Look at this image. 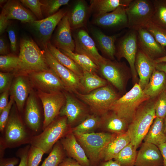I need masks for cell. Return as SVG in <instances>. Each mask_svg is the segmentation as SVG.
<instances>
[{"label":"cell","instance_id":"1","mask_svg":"<svg viewBox=\"0 0 166 166\" xmlns=\"http://www.w3.org/2000/svg\"><path fill=\"white\" fill-rule=\"evenodd\" d=\"M156 98L150 99L143 102L137 109L128 125L127 132L131 143L137 148L142 143L156 117L154 106Z\"/></svg>","mask_w":166,"mask_h":166},{"label":"cell","instance_id":"2","mask_svg":"<svg viewBox=\"0 0 166 166\" xmlns=\"http://www.w3.org/2000/svg\"><path fill=\"white\" fill-rule=\"evenodd\" d=\"M18 56L21 61L23 73L27 74L50 69L43 50H41L31 38L24 37L21 39Z\"/></svg>","mask_w":166,"mask_h":166},{"label":"cell","instance_id":"3","mask_svg":"<svg viewBox=\"0 0 166 166\" xmlns=\"http://www.w3.org/2000/svg\"><path fill=\"white\" fill-rule=\"evenodd\" d=\"M75 94L88 106L91 113L100 117L109 110L112 104L119 98L113 88L108 85L88 93L77 92Z\"/></svg>","mask_w":166,"mask_h":166},{"label":"cell","instance_id":"4","mask_svg":"<svg viewBox=\"0 0 166 166\" xmlns=\"http://www.w3.org/2000/svg\"><path fill=\"white\" fill-rule=\"evenodd\" d=\"M90 161V166H97L105 146L117 134L105 132L87 134L73 133Z\"/></svg>","mask_w":166,"mask_h":166},{"label":"cell","instance_id":"5","mask_svg":"<svg viewBox=\"0 0 166 166\" xmlns=\"http://www.w3.org/2000/svg\"><path fill=\"white\" fill-rule=\"evenodd\" d=\"M143 92L138 83L111 105V110L124 120L129 124L139 107L144 101L150 99Z\"/></svg>","mask_w":166,"mask_h":166},{"label":"cell","instance_id":"6","mask_svg":"<svg viewBox=\"0 0 166 166\" xmlns=\"http://www.w3.org/2000/svg\"><path fill=\"white\" fill-rule=\"evenodd\" d=\"M65 116L55 119L39 135L31 141L33 146L38 148L45 153L49 152L54 145L71 131Z\"/></svg>","mask_w":166,"mask_h":166},{"label":"cell","instance_id":"7","mask_svg":"<svg viewBox=\"0 0 166 166\" xmlns=\"http://www.w3.org/2000/svg\"><path fill=\"white\" fill-rule=\"evenodd\" d=\"M125 11L128 28L137 31L151 21L154 7L152 0H132Z\"/></svg>","mask_w":166,"mask_h":166},{"label":"cell","instance_id":"8","mask_svg":"<svg viewBox=\"0 0 166 166\" xmlns=\"http://www.w3.org/2000/svg\"><path fill=\"white\" fill-rule=\"evenodd\" d=\"M65 98V104L59 115L65 116L68 124L73 128L81 123L91 113L88 106L76 96L67 91H63Z\"/></svg>","mask_w":166,"mask_h":166},{"label":"cell","instance_id":"9","mask_svg":"<svg viewBox=\"0 0 166 166\" xmlns=\"http://www.w3.org/2000/svg\"><path fill=\"white\" fill-rule=\"evenodd\" d=\"M136 30H130L122 36L116 46L115 56L120 60L125 58L128 61L131 70L133 80L135 84L139 81L135 67V62L138 49Z\"/></svg>","mask_w":166,"mask_h":166},{"label":"cell","instance_id":"10","mask_svg":"<svg viewBox=\"0 0 166 166\" xmlns=\"http://www.w3.org/2000/svg\"><path fill=\"white\" fill-rule=\"evenodd\" d=\"M46 61L50 68L53 70L64 84L66 91L72 93L83 92V89L80 78L72 71L61 64L51 54L46 45H43Z\"/></svg>","mask_w":166,"mask_h":166},{"label":"cell","instance_id":"11","mask_svg":"<svg viewBox=\"0 0 166 166\" xmlns=\"http://www.w3.org/2000/svg\"><path fill=\"white\" fill-rule=\"evenodd\" d=\"M99 71L106 81L120 91L124 90L127 75L131 72L124 63L106 58L99 66Z\"/></svg>","mask_w":166,"mask_h":166},{"label":"cell","instance_id":"12","mask_svg":"<svg viewBox=\"0 0 166 166\" xmlns=\"http://www.w3.org/2000/svg\"><path fill=\"white\" fill-rule=\"evenodd\" d=\"M37 94L42 101L44 109V130L59 115L65 103V98L63 91L47 93L38 90Z\"/></svg>","mask_w":166,"mask_h":166},{"label":"cell","instance_id":"13","mask_svg":"<svg viewBox=\"0 0 166 166\" xmlns=\"http://www.w3.org/2000/svg\"><path fill=\"white\" fill-rule=\"evenodd\" d=\"M32 85L38 90L49 93L66 91V87L60 78L51 69L27 73Z\"/></svg>","mask_w":166,"mask_h":166},{"label":"cell","instance_id":"14","mask_svg":"<svg viewBox=\"0 0 166 166\" xmlns=\"http://www.w3.org/2000/svg\"><path fill=\"white\" fill-rule=\"evenodd\" d=\"M74 38L76 53L89 57L99 67L106 58L99 53L94 41L87 32L79 29Z\"/></svg>","mask_w":166,"mask_h":166},{"label":"cell","instance_id":"15","mask_svg":"<svg viewBox=\"0 0 166 166\" xmlns=\"http://www.w3.org/2000/svg\"><path fill=\"white\" fill-rule=\"evenodd\" d=\"M66 14V11L60 10L52 16L29 23L43 46L50 42L52 34L56 26Z\"/></svg>","mask_w":166,"mask_h":166},{"label":"cell","instance_id":"16","mask_svg":"<svg viewBox=\"0 0 166 166\" xmlns=\"http://www.w3.org/2000/svg\"><path fill=\"white\" fill-rule=\"evenodd\" d=\"M137 31L138 48L144 54L154 60L166 55V50L145 28H140Z\"/></svg>","mask_w":166,"mask_h":166},{"label":"cell","instance_id":"17","mask_svg":"<svg viewBox=\"0 0 166 166\" xmlns=\"http://www.w3.org/2000/svg\"><path fill=\"white\" fill-rule=\"evenodd\" d=\"M21 73L13 80L10 89V96L15 102L18 110L22 112L29 96L33 90L28 77Z\"/></svg>","mask_w":166,"mask_h":166},{"label":"cell","instance_id":"18","mask_svg":"<svg viewBox=\"0 0 166 166\" xmlns=\"http://www.w3.org/2000/svg\"><path fill=\"white\" fill-rule=\"evenodd\" d=\"M71 30L67 13L57 25L53 45L60 50L73 52L75 44L72 37Z\"/></svg>","mask_w":166,"mask_h":166},{"label":"cell","instance_id":"19","mask_svg":"<svg viewBox=\"0 0 166 166\" xmlns=\"http://www.w3.org/2000/svg\"><path fill=\"white\" fill-rule=\"evenodd\" d=\"M134 166H164L163 158L157 146L143 143L137 151Z\"/></svg>","mask_w":166,"mask_h":166},{"label":"cell","instance_id":"20","mask_svg":"<svg viewBox=\"0 0 166 166\" xmlns=\"http://www.w3.org/2000/svg\"><path fill=\"white\" fill-rule=\"evenodd\" d=\"M60 142L69 157L74 159L83 166H90L89 160L71 129L61 139Z\"/></svg>","mask_w":166,"mask_h":166},{"label":"cell","instance_id":"21","mask_svg":"<svg viewBox=\"0 0 166 166\" xmlns=\"http://www.w3.org/2000/svg\"><path fill=\"white\" fill-rule=\"evenodd\" d=\"M155 63L138 48L135 67L139 77L138 84L143 90L148 83L155 68Z\"/></svg>","mask_w":166,"mask_h":166},{"label":"cell","instance_id":"22","mask_svg":"<svg viewBox=\"0 0 166 166\" xmlns=\"http://www.w3.org/2000/svg\"><path fill=\"white\" fill-rule=\"evenodd\" d=\"M125 7L120 6L113 11L95 18V24L106 28H128Z\"/></svg>","mask_w":166,"mask_h":166},{"label":"cell","instance_id":"23","mask_svg":"<svg viewBox=\"0 0 166 166\" xmlns=\"http://www.w3.org/2000/svg\"><path fill=\"white\" fill-rule=\"evenodd\" d=\"M2 10L9 20L17 19L23 23H28L37 20L34 14L26 9L22 5L20 1L18 0L7 1Z\"/></svg>","mask_w":166,"mask_h":166},{"label":"cell","instance_id":"24","mask_svg":"<svg viewBox=\"0 0 166 166\" xmlns=\"http://www.w3.org/2000/svg\"><path fill=\"white\" fill-rule=\"evenodd\" d=\"M128 124L111 110L101 117L100 128L105 132L119 134L127 131Z\"/></svg>","mask_w":166,"mask_h":166},{"label":"cell","instance_id":"25","mask_svg":"<svg viewBox=\"0 0 166 166\" xmlns=\"http://www.w3.org/2000/svg\"><path fill=\"white\" fill-rule=\"evenodd\" d=\"M5 127V138L9 143L21 141L26 136L24 126L18 116L14 111L10 115Z\"/></svg>","mask_w":166,"mask_h":166},{"label":"cell","instance_id":"26","mask_svg":"<svg viewBox=\"0 0 166 166\" xmlns=\"http://www.w3.org/2000/svg\"><path fill=\"white\" fill-rule=\"evenodd\" d=\"M130 142V138L127 131L117 135L102 151L100 155L101 161L113 159Z\"/></svg>","mask_w":166,"mask_h":166},{"label":"cell","instance_id":"27","mask_svg":"<svg viewBox=\"0 0 166 166\" xmlns=\"http://www.w3.org/2000/svg\"><path fill=\"white\" fill-rule=\"evenodd\" d=\"M25 118L29 127L32 130L37 131L40 126L41 115L36 95L33 90L26 100Z\"/></svg>","mask_w":166,"mask_h":166},{"label":"cell","instance_id":"28","mask_svg":"<svg viewBox=\"0 0 166 166\" xmlns=\"http://www.w3.org/2000/svg\"><path fill=\"white\" fill-rule=\"evenodd\" d=\"M90 12L89 7L85 1H76L70 11L67 13L71 29H80L84 26Z\"/></svg>","mask_w":166,"mask_h":166},{"label":"cell","instance_id":"29","mask_svg":"<svg viewBox=\"0 0 166 166\" xmlns=\"http://www.w3.org/2000/svg\"><path fill=\"white\" fill-rule=\"evenodd\" d=\"M92 31L101 51L108 59L113 60L116 52L115 42L119 34L108 36L97 29H94Z\"/></svg>","mask_w":166,"mask_h":166},{"label":"cell","instance_id":"30","mask_svg":"<svg viewBox=\"0 0 166 166\" xmlns=\"http://www.w3.org/2000/svg\"><path fill=\"white\" fill-rule=\"evenodd\" d=\"M166 90V74L155 69L148 84L143 90V93L150 99L156 98Z\"/></svg>","mask_w":166,"mask_h":166},{"label":"cell","instance_id":"31","mask_svg":"<svg viewBox=\"0 0 166 166\" xmlns=\"http://www.w3.org/2000/svg\"><path fill=\"white\" fill-rule=\"evenodd\" d=\"M132 0H91L90 12L95 18L110 12L120 6L127 7Z\"/></svg>","mask_w":166,"mask_h":166},{"label":"cell","instance_id":"32","mask_svg":"<svg viewBox=\"0 0 166 166\" xmlns=\"http://www.w3.org/2000/svg\"><path fill=\"white\" fill-rule=\"evenodd\" d=\"M144 142L158 146L166 142L164 119L156 117L144 137Z\"/></svg>","mask_w":166,"mask_h":166},{"label":"cell","instance_id":"33","mask_svg":"<svg viewBox=\"0 0 166 166\" xmlns=\"http://www.w3.org/2000/svg\"><path fill=\"white\" fill-rule=\"evenodd\" d=\"M46 45L49 52L61 64L72 71L80 78L81 77L83 74L82 69L72 59L62 53L50 42Z\"/></svg>","mask_w":166,"mask_h":166},{"label":"cell","instance_id":"34","mask_svg":"<svg viewBox=\"0 0 166 166\" xmlns=\"http://www.w3.org/2000/svg\"><path fill=\"white\" fill-rule=\"evenodd\" d=\"M83 74L80 78L83 89V93H88L100 88L108 85L107 81L98 76L96 73L83 70Z\"/></svg>","mask_w":166,"mask_h":166},{"label":"cell","instance_id":"35","mask_svg":"<svg viewBox=\"0 0 166 166\" xmlns=\"http://www.w3.org/2000/svg\"><path fill=\"white\" fill-rule=\"evenodd\" d=\"M100 124L101 117L91 113L81 123L71 128V131L73 133H91L100 128Z\"/></svg>","mask_w":166,"mask_h":166},{"label":"cell","instance_id":"36","mask_svg":"<svg viewBox=\"0 0 166 166\" xmlns=\"http://www.w3.org/2000/svg\"><path fill=\"white\" fill-rule=\"evenodd\" d=\"M137 149L130 142L113 160L121 166H134L137 153Z\"/></svg>","mask_w":166,"mask_h":166},{"label":"cell","instance_id":"37","mask_svg":"<svg viewBox=\"0 0 166 166\" xmlns=\"http://www.w3.org/2000/svg\"><path fill=\"white\" fill-rule=\"evenodd\" d=\"M60 50L72 59L82 70L96 73L99 71V67L87 56L73 52Z\"/></svg>","mask_w":166,"mask_h":166},{"label":"cell","instance_id":"38","mask_svg":"<svg viewBox=\"0 0 166 166\" xmlns=\"http://www.w3.org/2000/svg\"><path fill=\"white\" fill-rule=\"evenodd\" d=\"M154 11L151 22L166 29V0H152Z\"/></svg>","mask_w":166,"mask_h":166},{"label":"cell","instance_id":"39","mask_svg":"<svg viewBox=\"0 0 166 166\" xmlns=\"http://www.w3.org/2000/svg\"><path fill=\"white\" fill-rule=\"evenodd\" d=\"M65 153L59 141L53 146L51 152L41 166H58L65 158Z\"/></svg>","mask_w":166,"mask_h":166},{"label":"cell","instance_id":"40","mask_svg":"<svg viewBox=\"0 0 166 166\" xmlns=\"http://www.w3.org/2000/svg\"><path fill=\"white\" fill-rule=\"evenodd\" d=\"M0 69L4 71L15 70L22 73V65L19 56L11 54L1 55Z\"/></svg>","mask_w":166,"mask_h":166},{"label":"cell","instance_id":"41","mask_svg":"<svg viewBox=\"0 0 166 166\" xmlns=\"http://www.w3.org/2000/svg\"><path fill=\"white\" fill-rule=\"evenodd\" d=\"M69 0H40L42 3V10L43 15L46 18L52 16L59 10L62 6L68 5Z\"/></svg>","mask_w":166,"mask_h":166},{"label":"cell","instance_id":"42","mask_svg":"<svg viewBox=\"0 0 166 166\" xmlns=\"http://www.w3.org/2000/svg\"><path fill=\"white\" fill-rule=\"evenodd\" d=\"M145 28L153 35L157 42L166 50V29L151 21L146 26Z\"/></svg>","mask_w":166,"mask_h":166},{"label":"cell","instance_id":"43","mask_svg":"<svg viewBox=\"0 0 166 166\" xmlns=\"http://www.w3.org/2000/svg\"><path fill=\"white\" fill-rule=\"evenodd\" d=\"M44 153L40 148L32 145L28 152L27 166H38Z\"/></svg>","mask_w":166,"mask_h":166},{"label":"cell","instance_id":"44","mask_svg":"<svg viewBox=\"0 0 166 166\" xmlns=\"http://www.w3.org/2000/svg\"><path fill=\"white\" fill-rule=\"evenodd\" d=\"M154 109L156 117L164 119L166 116V91L162 92L157 98Z\"/></svg>","mask_w":166,"mask_h":166},{"label":"cell","instance_id":"45","mask_svg":"<svg viewBox=\"0 0 166 166\" xmlns=\"http://www.w3.org/2000/svg\"><path fill=\"white\" fill-rule=\"evenodd\" d=\"M20 2L29 8L38 20L43 19L42 10V3L39 0H20Z\"/></svg>","mask_w":166,"mask_h":166},{"label":"cell","instance_id":"46","mask_svg":"<svg viewBox=\"0 0 166 166\" xmlns=\"http://www.w3.org/2000/svg\"><path fill=\"white\" fill-rule=\"evenodd\" d=\"M14 73L0 72V93L10 89L14 75Z\"/></svg>","mask_w":166,"mask_h":166},{"label":"cell","instance_id":"47","mask_svg":"<svg viewBox=\"0 0 166 166\" xmlns=\"http://www.w3.org/2000/svg\"><path fill=\"white\" fill-rule=\"evenodd\" d=\"M14 102L13 98L10 96L8 105L0 113V130L1 131H2L5 128L10 116V109Z\"/></svg>","mask_w":166,"mask_h":166},{"label":"cell","instance_id":"48","mask_svg":"<svg viewBox=\"0 0 166 166\" xmlns=\"http://www.w3.org/2000/svg\"><path fill=\"white\" fill-rule=\"evenodd\" d=\"M6 30L7 32L10 41L11 50L13 52H15L17 50V40L15 30L12 26L9 25Z\"/></svg>","mask_w":166,"mask_h":166},{"label":"cell","instance_id":"49","mask_svg":"<svg viewBox=\"0 0 166 166\" xmlns=\"http://www.w3.org/2000/svg\"><path fill=\"white\" fill-rule=\"evenodd\" d=\"M8 20L4 12L2 10L0 14V34H2L10 25Z\"/></svg>","mask_w":166,"mask_h":166},{"label":"cell","instance_id":"50","mask_svg":"<svg viewBox=\"0 0 166 166\" xmlns=\"http://www.w3.org/2000/svg\"><path fill=\"white\" fill-rule=\"evenodd\" d=\"M9 92L10 89H8L3 92L0 94V113L8 104V98Z\"/></svg>","mask_w":166,"mask_h":166},{"label":"cell","instance_id":"51","mask_svg":"<svg viewBox=\"0 0 166 166\" xmlns=\"http://www.w3.org/2000/svg\"><path fill=\"white\" fill-rule=\"evenodd\" d=\"M19 162L15 158L2 159L0 160V166H15Z\"/></svg>","mask_w":166,"mask_h":166},{"label":"cell","instance_id":"52","mask_svg":"<svg viewBox=\"0 0 166 166\" xmlns=\"http://www.w3.org/2000/svg\"><path fill=\"white\" fill-rule=\"evenodd\" d=\"M58 166H83L74 159L70 158H64Z\"/></svg>","mask_w":166,"mask_h":166},{"label":"cell","instance_id":"53","mask_svg":"<svg viewBox=\"0 0 166 166\" xmlns=\"http://www.w3.org/2000/svg\"><path fill=\"white\" fill-rule=\"evenodd\" d=\"M8 45L5 38L2 37L0 38V54L1 55L8 54Z\"/></svg>","mask_w":166,"mask_h":166},{"label":"cell","instance_id":"54","mask_svg":"<svg viewBox=\"0 0 166 166\" xmlns=\"http://www.w3.org/2000/svg\"><path fill=\"white\" fill-rule=\"evenodd\" d=\"M162 155L164 166H166V142L157 146Z\"/></svg>","mask_w":166,"mask_h":166},{"label":"cell","instance_id":"55","mask_svg":"<svg viewBox=\"0 0 166 166\" xmlns=\"http://www.w3.org/2000/svg\"><path fill=\"white\" fill-rule=\"evenodd\" d=\"M28 155L27 151L23 152L20 155V161L18 166H27Z\"/></svg>","mask_w":166,"mask_h":166},{"label":"cell","instance_id":"56","mask_svg":"<svg viewBox=\"0 0 166 166\" xmlns=\"http://www.w3.org/2000/svg\"><path fill=\"white\" fill-rule=\"evenodd\" d=\"M113 160L107 161H101L99 164V166H121L118 163Z\"/></svg>","mask_w":166,"mask_h":166},{"label":"cell","instance_id":"57","mask_svg":"<svg viewBox=\"0 0 166 166\" xmlns=\"http://www.w3.org/2000/svg\"><path fill=\"white\" fill-rule=\"evenodd\" d=\"M155 66L156 69L163 72L166 74V62L155 63Z\"/></svg>","mask_w":166,"mask_h":166},{"label":"cell","instance_id":"58","mask_svg":"<svg viewBox=\"0 0 166 166\" xmlns=\"http://www.w3.org/2000/svg\"><path fill=\"white\" fill-rule=\"evenodd\" d=\"M154 61L156 63L166 62V55L155 59Z\"/></svg>","mask_w":166,"mask_h":166},{"label":"cell","instance_id":"59","mask_svg":"<svg viewBox=\"0 0 166 166\" xmlns=\"http://www.w3.org/2000/svg\"><path fill=\"white\" fill-rule=\"evenodd\" d=\"M164 125L165 133L166 136V116L164 118Z\"/></svg>","mask_w":166,"mask_h":166},{"label":"cell","instance_id":"60","mask_svg":"<svg viewBox=\"0 0 166 166\" xmlns=\"http://www.w3.org/2000/svg\"><path fill=\"white\" fill-rule=\"evenodd\" d=\"M7 1L6 0H0V4H2L4 3H6L7 2Z\"/></svg>","mask_w":166,"mask_h":166},{"label":"cell","instance_id":"61","mask_svg":"<svg viewBox=\"0 0 166 166\" xmlns=\"http://www.w3.org/2000/svg\"></svg>","mask_w":166,"mask_h":166}]
</instances>
